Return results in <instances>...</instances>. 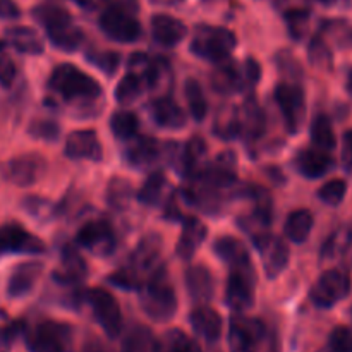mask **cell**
I'll return each mask as SVG.
<instances>
[{
	"label": "cell",
	"mask_w": 352,
	"mask_h": 352,
	"mask_svg": "<svg viewBox=\"0 0 352 352\" xmlns=\"http://www.w3.org/2000/svg\"><path fill=\"white\" fill-rule=\"evenodd\" d=\"M140 305L148 318L165 323L174 318L177 311V296L165 280L164 272H158L140 287Z\"/></svg>",
	"instance_id": "1"
},
{
	"label": "cell",
	"mask_w": 352,
	"mask_h": 352,
	"mask_svg": "<svg viewBox=\"0 0 352 352\" xmlns=\"http://www.w3.org/2000/svg\"><path fill=\"white\" fill-rule=\"evenodd\" d=\"M50 88L65 100H95L102 95V86L89 74L72 64H60L50 76Z\"/></svg>",
	"instance_id": "2"
},
{
	"label": "cell",
	"mask_w": 352,
	"mask_h": 352,
	"mask_svg": "<svg viewBox=\"0 0 352 352\" xmlns=\"http://www.w3.org/2000/svg\"><path fill=\"white\" fill-rule=\"evenodd\" d=\"M236 45V34L230 30L201 24L196 28L195 36L191 40V52L196 57L217 64V62L227 60Z\"/></svg>",
	"instance_id": "3"
},
{
	"label": "cell",
	"mask_w": 352,
	"mask_h": 352,
	"mask_svg": "<svg viewBox=\"0 0 352 352\" xmlns=\"http://www.w3.org/2000/svg\"><path fill=\"white\" fill-rule=\"evenodd\" d=\"M261 65L254 58L243 64H223L212 74V86L222 95L250 91L260 82Z\"/></svg>",
	"instance_id": "4"
},
{
	"label": "cell",
	"mask_w": 352,
	"mask_h": 352,
	"mask_svg": "<svg viewBox=\"0 0 352 352\" xmlns=\"http://www.w3.org/2000/svg\"><path fill=\"white\" fill-rule=\"evenodd\" d=\"M24 339L30 352H69L72 346V329L67 323L45 320L28 330Z\"/></svg>",
	"instance_id": "5"
},
{
	"label": "cell",
	"mask_w": 352,
	"mask_h": 352,
	"mask_svg": "<svg viewBox=\"0 0 352 352\" xmlns=\"http://www.w3.org/2000/svg\"><path fill=\"white\" fill-rule=\"evenodd\" d=\"M352 280L349 272L332 268L323 272L309 291V299L316 308L330 309L351 294Z\"/></svg>",
	"instance_id": "6"
},
{
	"label": "cell",
	"mask_w": 352,
	"mask_h": 352,
	"mask_svg": "<svg viewBox=\"0 0 352 352\" xmlns=\"http://www.w3.org/2000/svg\"><path fill=\"white\" fill-rule=\"evenodd\" d=\"M86 301L91 308L96 323L102 327L103 332L116 339L122 332V311L117 299L105 289H91L86 292Z\"/></svg>",
	"instance_id": "7"
},
{
	"label": "cell",
	"mask_w": 352,
	"mask_h": 352,
	"mask_svg": "<svg viewBox=\"0 0 352 352\" xmlns=\"http://www.w3.org/2000/svg\"><path fill=\"white\" fill-rule=\"evenodd\" d=\"M267 339V327L256 318L237 313L230 320L229 346L232 352H256Z\"/></svg>",
	"instance_id": "8"
},
{
	"label": "cell",
	"mask_w": 352,
	"mask_h": 352,
	"mask_svg": "<svg viewBox=\"0 0 352 352\" xmlns=\"http://www.w3.org/2000/svg\"><path fill=\"white\" fill-rule=\"evenodd\" d=\"M275 102L280 109L289 133H298L306 117V96L301 86L291 85V82L278 85L275 88Z\"/></svg>",
	"instance_id": "9"
},
{
	"label": "cell",
	"mask_w": 352,
	"mask_h": 352,
	"mask_svg": "<svg viewBox=\"0 0 352 352\" xmlns=\"http://www.w3.org/2000/svg\"><path fill=\"white\" fill-rule=\"evenodd\" d=\"M100 28L110 40L119 41V43H133L141 36V24L138 23L134 14L124 12L113 7H109L100 16Z\"/></svg>",
	"instance_id": "10"
},
{
	"label": "cell",
	"mask_w": 352,
	"mask_h": 352,
	"mask_svg": "<svg viewBox=\"0 0 352 352\" xmlns=\"http://www.w3.org/2000/svg\"><path fill=\"white\" fill-rule=\"evenodd\" d=\"M76 241H78V246L85 248L96 256H107L116 248V236H113L112 227L105 220L86 222L79 229Z\"/></svg>",
	"instance_id": "11"
},
{
	"label": "cell",
	"mask_w": 352,
	"mask_h": 352,
	"mask_svg": "<svg viewBox=\"0 0 352 352\" xmlns=\"http://www.w3.org/2000/svg\"><path fill=\"white\" fill-rule=\"evenodd\" d=\"M256 250L260 251L261 261H263V268L267 272L268 278H275L285 270L289 263V246L280 239V237H274L270 234H263V236L254 239Z\"/></svg>",
	"instance_id": "12"
},
{
	"label": "cell",
	"mask_w": 352,
	"mask_h": 352,
	"mask_svg": "<svg viewBox=\"0 0 352 352\" xmlns=\"http://www.w3.org/2000/svg\"><path fill=\"white\" fill-rule=\"evenodd\" d=\"M160 251L162 241L158 236H148L138 244L136 251H134L133 256H131V263L127 268H131V270L134 272V275L140 278L141 284H143L144 275H148V278H151L155 274L160 272V268H158Z\"/></svg>",
	"instance_id": "13"
},
{
	"label": "cell",
	"mask_w": 352,
	"mask_h": 352,
	"mask_svg": "<svg viewBox=\"0 0 352 352\" xmlns=\"http://www.w3.org/2000/svg\"><path fill=\"white\" fill-rule=\"evenodd\" d=\"M254 275L232 270L227 278L226 302L236 313H244L254 305Z\"/></svg>",
	"instance_id": "14"
},
{
	"label": "cell",
	"mask_w": 352,
	"mask_h": 352,
	"mask_svg": "<svg viewBox=\"0 0 352 352\" xmlns=\"http://www.w3.org/2000/svg\"><path fill=\"white\" fill-rule=\"evenodd\" d=\"M45 244L33 234L26 232L21 226L0 227V253H26L38 254L43 253Z\"/></svg>",
	"instance_id": "15"
},
{
	"label": "cell",
	"mask_w": 352,
	"mask_h": 352,
	"mask_svg": "<svg viewBox=\"0 0 352 352\" xmlns=\"http://www.w3.org/2000/svg\"><path fill=\"white\" fill-rule=\"evenodd\" d=\"M64 153L71 160L100 162L103 157L98 136H96L95 131L89 129L74 131V133L69 134L67 141H65Z\"/></svg>",
	"instance_id": "16"
},
{
	"label": "cell",
	"mask_w": 352,
	"mask_h": 352,
	"mask_svg": "<svg viewBox=\"0 0 352 352\" xmlns=\"http://www.w3.org/2000/svg\"><path fill=\"white\" fill-rule=\"evenodd\" d=\"M213 251L217 256L227 265L237 272H244V274H253V265H251L250 253H248L246 246L241 243L239 239L232 236H223L213 243Z\"/></svg>",
	"instance_id": "17"
},
{
	"label": "cell",
	"mask_w": 352,
	"mask_h": 352,
	"mask_svg": "<svg viewBox=\"0 0 352 352\" xmlns=\"http://www.w3.org/2000/svg\"><path fill=\"white\" fill-rule=\"evenodd\" d=\"M47 172V160L40 155L28 153L14 158L9 164V177L17 186L34 184Z\"/></svg>",
	"instance_id": "18"
},
{
	"label": "cell",
	"mask_w": 352,
	"mask_h": 352,
	"mask_svg": "<svg viewBox=\"0 0 352 352\" xmlns=\"http://www.w3.org/2000/svg\"><path fill=\"white\" fill-rule=\"evenodd\" d=\"M296 168L306 179H320L333 167V160L329 151L318 148H306L296 155Z\"/></svg>",
	"instance_id": "19"
},
{
	"label": "cell",
	"mask_w": 352,
	"mask_h": 352,
	"mask_svg": "<svg viewBox=\"0 0 352 352\" xmlns=\"http://www.w3.org/2000/svg\"><path fill=\"white\" fill-rule=\"evenodd\" d=\"M189 323H191L196 336L201 337L203 340L210 344L217 342L222 336V316L215 309L208 308V306H199V308L192 309L191 316H189Z\"/></svg>",
	"instance_id": "20"
},
{
	"label": "cell",
	"mask_w": 352,
	"mask_h": 352,
	"mask_svg": "<svg viewBox=\"0 0 352 352\" xmlns=\"http://www.w3.org/2000/svg\"><path fill=\"white\" fill-rule=\"evenodd\" d=\"M151 34L155 41L164 47H175L181 43L188 34V28L182 21L167 14H157L151 19Z\"/></svg>",
	"instance_id": "21"
},
{
	"label": "cell",
	"mask_w": 352,
	"mask_h": 352,
	"mask_svg": "<svg viewBox=\"0 0 352 352\" xmlns=\"http://www.w3.org/2000/svg\"><path fill=\"white\" fill-rule=\"evenodd\" d=\"M151 119L164 129H181L186 126V113L172 98L162 96L151 102Z\"/></svg>",
	"instance_id": "22"
},
{
	"label": "cell",
	"mask_w": 352,
	"mask_h": 352,
	"mask_svg": "<svg viewBox=\"0 0 352 352\" xmlns=\"http://www.w3.org/2000/svg\"><path fill=\"white\" fill-rule=\"evenodd\" d=\"M184 280L189 296H191L195 302H206L213 298L215 282H213V277L208 268L203 267V265L189 267L186 270Z\"/></svg>",
	"instance_id": "23"
},
{
	"label": "cell",
	"mask_w": 352,
	"mask_h": 352,
	"mask_svg": "<svg viewBox=\"0 0 352 352\" xmlns=\"http://www.w3.org/2000/svg\"><path fill=\"white\" fill-rule=\"evenodd\" d=\"M41 268L43 267L38 261H28V263H23L17 268H14L12 275L9 278V285H7V294L14 299L26 296L36 284L38 277L41 274Z\"/></svg>",
	"instance_id": "24"
},
{
	"label": "cell",
	"mask_w": 352,
	"mask_h": 352,
	"mask_svg": "<svg viewBox=\"0 0 352 352\" xmlns=\"http://www.w3.org/2000/svg\"><path fill=\"white\" fill-rule=\"evenodd\" d=\"M86 270L88 268H86V263L81 258V254L72 246H67L62 251L60 267L55 270L54 278L58 284H76V282H81L86 277Z\"/></svg>",
	"instance_id": "25"
},
{
	"label": "cell",
	"mask_w": 352,
	"mask_h": 352,
	"mask_svg": "<svg viewBox=\"0 0 352 352\" xmlns=\"http://www.w3.org/2000/svg\"><path fill=\"white\" fill-rule=\"evenodd\" d=\"M352 253V223L340 226L323 243L320 256L323 261L340 260Z\"/></svg>",
	"instance_id": "26"
},
{
	"label": "cell",
	"mask_w": 352,
	"mask_h": 352,
	"mask_svg": "<svg viewBox=\"0 0 352 352\" xmlns=\"http://www.w3.org/2000/svg\"><path fill=\"white\" fill-rule=\"evenodd\" d=\"M206 239V227L203 222H199L195 217H188L184 220V227H182V234L179 237L177 244V254L182 260H189L195 256L198 248L201 246L203 241Z\"/></svg>",
	"instance_id": "27"
},
{
	"label": "cell",
	"mask_w": 352,
	"mask_h": 352,
	"mask_svg": "<svg viewBox=\"0 0 352 352\" xmlns=\"http://www.w3.org/2000/svg\"><path fill=\"white\" fill-rule=\"evenodd\" d=\"M237 113H239V134L243 133L250 140H256L263 134L265 116L256 100L248 98L243 109L237 110Z\"/></svg>",
	"instance_id": "28"
},
{
	"label": "cell",
	"mask_w": 352,
	"mask_h": 352,
	"mask_svg": "<svg viewBox=\"0 0 352 352\" xmlns=\"http://www.w3.org/2000/svg\"><path fill=\"white\" fill-rule=\"evenodd\" d=\"M6 36L9 43L21 54L40 55L43 54V41L38 36V33L26 26H14L6 31Z\"/></svg>",
	"instance_id": "29"
},
{
	"label": "cell",
	"mask_w": 352,
	"mask_h": 352,
	"mask_svg": "<svg viewBox=\"0 0 352 352\" xmlns=\"http://www.w3.org/2000/svg\"><path fill=\"white\" fill-rule=\"evenodd\" d=\"M160 155V144L153 138H138L126 150V158L134 167H146Z\"/></svg>",
	"instance_id": "30"
},
{
	"label": "cell",
	"mask_w": 352,
	"mask_h": 352,
	"mask_svg": "<svg viewBox=\"0 0 352 352\" xmlns=\"http://www.w3.org/2000/svg\"><path fill=\"white\" fill-rule=\"evenodd\" d=\"M313 215L309 210H296L287 217L284 226V232L292 243L302 244L309 237L313 230Z\"/></svg>",
	"instance_id": "31"
},
{
	"label": "cell",
	"mask_w": 352,
	"mask_h": 352,
	"mask_svg": "<svg viewBox=\"0 0 352 352\" xmlns=\"http://www.w3.org/2000/svg\"><path fill=\"white\" fill-rule=\"evenodd\" d=\"M168 189L167 177L162 172H153L148 175L144 184L141 186L140 192H138V199L143 203L144 206H158L164 201V196Z\"/></svg>",
	"instance_id": "32"
},
{
	"label": "cell",
	"mask_w": 352,
	"mask_h": 352,
	"mask_svg": "<svg viewBox=\"0 0 352 352\" xmlns=\"http://www.w3.org/2000/svg\"><path fill=\"white\" fill-rule=\"evenodd\" d=\"M309 134H311V141L318 150L323 151H332L336 148V131H333L332 120L325 116L320 113L313 119L311 127H309Z\"/></svg>",
	"instance_id": "33"
},
{
	"label": "cell",
	"mask_w": 352,
	"mask_h": 352,
	"mask_svg": "<svg viewBox=\"0 0 352 352\" xmlns=\"http://www.w3.org/2000/svg\"><path fill=\"white\" fill-rule=\"evenodd\" d=\"M47 36L52 43L64 52H74L82 43V31L74 23L62 24V26L54 28L47 31Z\"/></svg>",
	"instance_id": "34"
},
{
	"label": "cell",
	"mask_w": 352,
	"mask_h": 352,
	"mask_svg": "<svg viewBox=\"0 0 352 352\" xmlns=\"http://www.w3.org/2000/svg\"><path fill=\"white\" fill-rule=\"evenodd\" d=\"M184 95L192 119L196 122H201L206 117V113H208V102H206V96L203 93L201 85L196 79L189 78L184 85Z\"/></svg>",
	"instance_id": "35"
},
{
	"label": "cell",
	"mask_w": 352,
	"mask_h": 352,
	"mask_svg": "<svg viewBox=\"0 0 352 352\" xmlns=\"http://www.w3.org/2000/svg\"><path fill=\"white\" fill-rule=\"evenodd\" d=\"M110 129L117 140H134L140 131V119L133 112L120 110L110 117Z\"/></svg>",
	"instance_id": "36"
},
{
	"label": "cell",
	"mask_w": 352,
	"mask_h": 352,
	"mask_svg": "<svg viewBox=\"0 0 352 352\" xmlns=\"http://www.w3.org/2000/svg\"><path fill=\"white\" fill-rule=\"evenodd\" d=\"M33 17L45 28V31L54 30V28H58L72 21L71 14L67 10L58 6H52V3H43V6L34 7Z\"/></svg>",
	"instance_id": "37"
},
{
	"label": "cell",
	"mask_w": 352,
	"mask_h": 352,
	"mask_svg": "<svg viewBox=\"0 0 352 352\" xmlns=\"http://www.w3.org/2000/svg\"><path fill=\"white\" fill-rule=\"evenodd\" d=\"M213 133L222 140H234L239 134V113L234 107H223L215 117Z\"/></svg>",
	"instance_id": "38"
},
{
	"label": "cell",
	"mask_w": 352,
	"mask_h": 352,
	"mask_svg": "<svg viewBox=\"0 0 352 352\" xmlns=\"http://www.w3.org/2000/svg\"><path fill=\"white\" fill-rule=\"evenodd\" d=\"M133 186L126 179L113 177L107 186V201L116 210H126L133 199Z\"/></svg>",
	"instance_id": "39"
},
{
	"label": "cell",
	"mask_w": 352,
	"mask_h": 352,
	"mask_svg": "<svg viewBox=\"0 0 352 352\" xmlns=\"http://www.w3.org/2000/svg\"><path fill=\"white\" fill-rule=\"evenodd\" d=\"M144 86L146 85H144L141 76H138L136 72H129V74L124 76V78L119 81V85H117L116 100L119 103L127 105V103L134 102V100L143 93Z\"/></svg>",
	"instance_id": "40"
},
{
	"label": "cell",
	"mask_w": 352,
	"mask_h": 352,
	"mask_svg": "<svg viewBox=\"0 0 352 352\" xmlns=\"http://www.w3.org/2000/svg\"><path fill=\"white\" fill-rule=\"evenodd\" d=\"M160 352H201L198 342L189 339L181 330H170L165 339L158 344Z\"/></svg>",
	"instance_id": "41"
},
{
	"label": "cell",
	"mask_w": 352,
	"mask_h": 352,
	"mask_svg": "<svg viewBox=\"0 0 352 352\" xmlns=\"http://www.w3.org/2000/svg\"><path fill=\"white\" fill-rule=\"evenodd\" d=\"M205 153H206L205 141L199 140V138H192V140L186 144V148L181 153L182 170L189 175L195 174V168L198 167L199 162L203 160Z\"/></svg>",
	"instance_id": "42"
},
{
	"label": "cell",
	"mask_w": 352,
	"mask_h": 352,
	"mask_svg": "<svg viewBox=\"0 0 352 352\" xmlns=\"http://www.w3.org/2000/svg\"><path fill=\"white\" fill-rule=\"evenodd\" d=\"M309 17H311V14H309L308 9H291L285 12V23H287L289 34L294 40H302V36L308 31Z\"/></svg>",
	"instance_id": "43"
},
{
	"label": "cell",
	"mask_w": 352,
	"mask_h": 352,
	"mask_svg": "<svg viewBox=\"0 0 352 352\" xmlns=\"http://www.w3.org/2000/svg\"><path fill=\"white\" fill-rule=\"evenodd\" d=\"M347 192V184L342 179H332L323 184L318 191V198L329 206H339L344 201Z\"/></svg>",
	"instance_id": "44"
},
{
	"label": "cell",
	"mask_w": 352,
	"mask_h": 352,
	"mask_svg": "<svg viewBox=\"0 0 352 352\" xmlns=\"http://www.w3.org/2000/svg\"><path fill=\"white\" fill-rule=\"evenodd\" d=\"M330 352H352V330L347 327H337L332 330L327 344Z\"/></svg>",
	"instance_id": "45"
},
{
	"label": "cell",
	"mask_w": 352,
	"mask_h": 352,
	"mask_svg": "<svg viewBox=\"0 0 352 352\" xmlns=\"http://www.w3.org/2000/svg\"><path fill=\"white\" fill-rule=\"evenodd\" d=\"M14 79H16V64L7 52L6 45L0 41V85L7 88L12 85Z\"/></svg>",
	"instance_id": "46"
},
{
	"label": "cell",
	"mask_w": 352,
	"mask_h": 352,
	"mask_svg": "<svg viewBox=\"0 0 352 352\" xmlns=\"http://www.w3.org/2000/svg\"><path fill=\"white\" fill-rule=\"evenodd\" d=\"M88 60L102 69L105 74H113L120 58L116 52H95V54L88 55Z\"/></svg>",
	"instance_id": "47"
},
{
	"label": "cell",
	"mask_w": 352,
	"mask_h": 352,
	"mask_svg": "<svg viewBox=\"0 0 352 352\" xmlns=\"http://www.w3.org/2000/svg\"><path fill=\"white\" fill-rule=\"evenodd\" d=\"M31 136L45 141H55L58 138V126L54 120H34L30 126Z\"/></svg>",
	"instance_id": "48"
},
{
	"label": "cell",
	"mask_w": 352,
	"mask_h": 352,
	"mask_svg": "<svg viewBox=\"0 0 352 352\" xmlns=\"http://www.w3.org/2000/svg\"><path fill=\"white\" fill-rule=\"evenodd\" d=\"M309 58H311L313 64H316L318 67L320 65L323 67V65H329L332 62V54H330L327 45L320 38H315L311 41V47H309Z\"/></svg>",
	"instance_id": "49"
},
{
	"label": "cell",
	"mask_w": 352,
	"mask_h": 352,
	"mask_svg": "<svg viewBox=\"0 0 352 352\" xmlns=\"http://www.w3.org/2000/svg\"><path fill=\"white\" fill-rule=\"evenodd\" d=\"M340 160L342 167L347 172L352 170V129L346 131L342 138V150H340Z\"/></svg>",
	"instance_id": "50"
},
{
	"label": "cell",
	"mask_w": 352,
	"mask_h": 352,
	"mask_svg": "<svg viewBox=\"0 0 352 352\" xmlns=\"http://www.w3.org/2000/svg\"><path fill=\"white\" fill-rule=\"evenodd\" d=\"M21 16V9L14 0H0V17L2 19H17Z\"/></svg>",
	"instance_id": "51"
},
{
	"label": "cell",
	"mask_w": 352,
	"mask_h": 352,
	"mask_svg": "<svg viewBox=\"0 0 352 352\" xmlns=\"http://www.w3.org/2000/svg\"><path fill=\"white\" fill-rule=\"evenodd\" d=\"M109 7H113V9L124 10V12L134 14L140 10V3L138 0H107Z\"/></svg>",
	"instance_id": "52"
},
{
	"label": "cell",
	"mask_w": 352,
	"mask_h": 352,
	"mask_svg": "<svg viewBox=\"0 0 352 352\" xmlns=\"http://www.w3.org/2000/svg\"><path fill=\"white\" fill-rule=\"evenodd\" d=\"M14 340L12 329H0V352H9Z\"/></svg>",
	"instance_id": "53"
},
{
	"label": "cell",
	"mask_w": 352,
	"mask_h": 352,
	"mask_svg": "<svg viewBox=\"0 0 352 352\" xmlns=\"http://www.w3.org/2000/svg\"><path fill=\"white\" fill-rule=\"evenodd\" d=\"M74 2L78 3L79 7H82V9L95 10V9H98L102 3H107V0H74Z\"/></svg>",
	"instance_id": "54"
},
{
	"label": "cell",
	"mask_w": 352,
	"mask_h": 352,
	"mask_svg": "<svg viewBox=\"0 0 352 352\" xmlns=\"http://www.w3.org/2000/svg\"><path fill=\"white\" fill-rule=\"evenodd\" d=\"M153 2L162 3V6H179V3H182L184 0H153Z\"/></svg>",
	"instance_id": "55"
},
{
	"label": "cell",
	"mask_w": 352,
	"mask_h": 352,
	"mask_svg": "<svg viewBox=\"0 0 352 352\" xmlns=\"http://www.w3.org/2000/svg\"><path fill=\"white\" fill-rule=\"evenodd\" d=\"M347 88H349V91L352 93V69L349 72V78H347Z\"/></svg>",
	"instance_id": "56"
},
{
	"label": "cell",
	"mask_w": 352,
	"mask_h": 352,
	"mask_svg": "<svg viewBox=\"0 0 352 352\" xmlns=\"http://www.w3.org/2000/svg\"><path fill=\"white\" fill-rule=\"evenodd\" d=\"M320 3H323V6H332V3H336L337 0H318Z\"/></svg>",
	"instance_id": "57"
},
{
	"label": "cell",
	"mask_w": 352,
	"mask_h": 352,
	"mask_svg": "<svg viewBox=\"0 0 352 352\" xmlns=\"http://www.w3.org/2000/svg\"><path fill=\"white\" fill-rule=\"evenodd\" d=\"M318 352H330V351H329V347H325V349H322V351H318Z\"/></svg>",
	"instance_id": "58"
},
{
	"label": "cell",
	"mask_w": 352,
	"mask_h": 352,
	"mask_svg": "<svg viewBox=\"0 0 352 352\" xmlns=\"http://www.w3.org/2000/svg\"><path fill=\"white\" fill-rule=\"evenodd\" d=\"M351 318H352V306H351Z\"/></svg>",
	"instance_id": "59"
}]
</instances>
